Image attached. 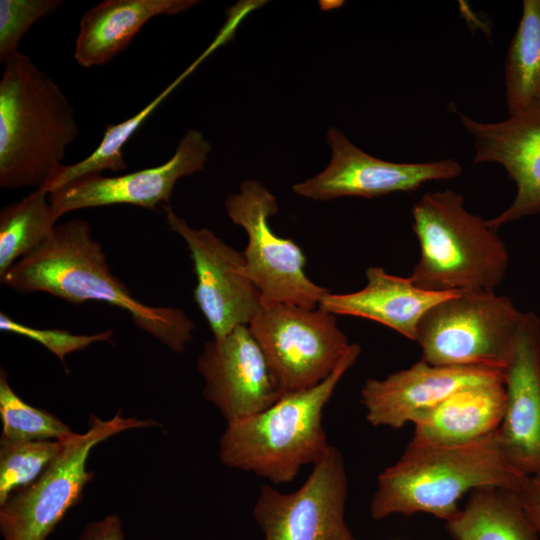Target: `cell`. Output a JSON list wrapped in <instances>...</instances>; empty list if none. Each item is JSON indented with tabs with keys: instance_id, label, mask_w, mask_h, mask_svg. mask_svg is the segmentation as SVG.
<instances>
[{
	"instance_id": "obj_18",
	"label": "cell",
	"mask_w": 540,
	"mask_h": 540,
	"mask_svg": "<svg viewBox=\"0 0 540 540\" xmlns=\"http://www.w3.org/2000/svg\"><path fill=\"white\" fill-rule=\"evenodd\" d=\"M365 286L351 293H326L319 308L333 315H348L378 322L414 341L424 314L458 292H433L410 277L390 274L381 267L366 269Z\"/></svg>"
},
{
	"instance_id": "obj_27",
	"label": "cell",
	"mask_w": 540,
	"mask_h": 540,
	"mask_svg": "<svg viewBox=\"0 0 540 540\" xmlns=\"http://www.w3.org/2000/svg\"><path fill=\"white\" fill-rule=\"evenodd\" d=\"M62 4V0H0V62L5 64L18 54L30 27Z\"/></svg>"
},
{
	"instance_id": "obj_24",
	"label": "cell",
	"mask_w": 540,
	"mask_h": 540,
	"mask_svg": "<svg viewBox=\"0 0 540 540\" xmlns=\"http://www.w3.org/2000/svg\"><path fill=\"white\" fill-rule=\"evenodd\" d=\"M192 68L190 67L184 74L180 75L137 114L117 124L108 123L98 147L89 156L77 163L62 164L42 189L50 194L85 175L102 174L104 170L112 172L126 170L127 165L122 152L124 145Z\"/></svg>"
},
{
	"instance_id": "obj_14",
	"label": "cell",
	"mask_w": 540,
	"mask_h": 540,
	"mask_svg": "<svg viewBox=\"0 0 540 540\" xmlns=\"http://www.w3.org/2000/svg\"><path fill=\"white\" fill-rule=\"evenodd\" d=\"M210 150L200 131L189 130L167 162L115 177L85 175L51 192L49 201L60 217L75 210L118 204L156 210L159 205H169L180 178L204 170Z\"/></svg>"
},
{
	"instance_id": "obj_7",
	"label": "cell",
	"mask_w": 540,
	"mask_h": 540,
	"mask_svg": "<svg viewBox=\"0 0 540 540\" xmlns=\"http://www.w3.org/2000/svg\"><path fill=\"white\" fill-rule=\"evenodd\" d=\"M157 425L153 419L122 417L119 413L107 420L91 414L88 429L74 432L40 477L0 505L2 539L47 540L66 513L80 502L85 486L94 478L87 469L92 449L121 432Z\"/></svg>"
},
{
	"instance_id": "obj_2",
	"label": "cell",
	"mask_w": 540,
	"mask_h": 540,
	"mask_svg": "<svg viewBox=\"0 0 540 540\" xmlns=\"http://www.w3.org/2000/svg\"><path fill=\"white\" fill-rule=\"evenodd\" d=\"M525 477L508 460L498 429L465 444L409 442L400 458L378 475L369 512L377 521L427 513L446 522L471 491L483 487L517 491Z\"/></svg>"
},
{
	"instance_id": "obj_23",
	"label": "cell",
	"mask_w": 540,
	"mask_h": 540,
	"mask_svg": "<svg viewBox=\"0 0 540 540\" xmlns=\"http://www.w3.org/2000/svg\"><path fill=\"white\" fill-rule=\"evenodd\" d=\"M509 114L540 99V0H524L505 62Z\"/></svg>"
},
{
	"instance_id": "obj_12",
	"label": "cell",
	"mask_w": 540,
	"mask_h": 540,
	"mask_svg": "<svg viewBox=\"0 0 540 540\" xmlns=\"http://www.w3.org/2000/svg\"><path fill=\"white\" fill-rule=\"evenodd\" d=\"M327 142L331 160L319 174L293 185L303 197L327 201L340 197L375 198L410 192L432 181H445L462 173L453 159L397 163L378 159L355 146L342 131L330 128Z\"/></svg>"
},
{
	"instance_id": "obj_11",
	"label": "cell",
	"mask_w": 540,
	"mask_h": 540,
	"mask_svg": "<svg viewBox=\"0 0 540 540\" xmlns=\"http://www.w3.org/2000/svg\"><path fill=\"white\" fill-rule=\"evenodd\" d=\"M172 231L186 243L194 265V298L213 338L248 325L262 300L246 276L243 252L225 243L207 228L191 227L170 205L162 206Z\"/></svg>"
},
{
	"instance_id": "obj_22",
	"label": "cell",
	"mask_w": 540,
	"mask_h": 540,
	"mask_svg": "<svg viewBox=\"0 0 540 540\" xmlns=\"http://www.w3.org/2000/svg\"><path fill=\"white\" fill-rule=\"evenodd\" d=\"M60 218L43 189H35L3 207L0 212V277L38 248L52 234Z\"/></svg>"
},
{
	"instance_id": "obj_21",
	"label": "cell",
	"mask_w": 540,
	"mask_h": 540,
	"mask_svg": "<svg viewBox=\"0 0 540 540\" xmlns=\"http://www.w3.org/2000/svg\"><path fill=\"white\" fill-rule=\"evenodd\" d=\"M445 528L454 540H539L517 492L500 487L471 491Z\"/></svg>"
},
{
	"instance_id": "obj_25",
	"label": "cell",
	"mask_w": 540,
	"mask_h": 540,
	"mask_svg": "<svg viewBox=\"0 0 540 540\" xmlns=\"http://www.w3.org/2000/svg\"><path fill=\"white\" fill-rule=\"evenodd\" d=\"M1 438L10 441H43L68 439L71 428L53 414L24 402L12 389L7 373L0 371Z\"/></svg>"
},
{
	"instance_id": "obj_5",
	"label": "cell",
	"mask_w": 540,
	"mask_h": 540,
	"mask_svg": "<svg viewBox=\"0 0 540 540\" xmlns=\"http://www.w3.org/2000/svg\"><path fill=\"white\" fill-rule=\"evenodd\" d=\"M420 256L409 276L433 292H496L509 264L505 242L453 191L425 193L412 207Z\"/></svg>"
},
{
	"instance_id": "obj_28",
	"label": "cell",
	"mask_w": 540,
	"mask_h": 540,
	"mask_svg": "<svg viewBox=\"0 0 540 540\" xmlns=\"http://www.w3.org/2000/svg\"><path fill=\"white\" fill-rule=\"evenodd\" d=\"M0 329L40 343L56 355L63 364L67 354L85 350L93 343L110 342L113 337L112 330L91 335H81L59 329L34 328L15 321L4 312L0 313Z\"/></svg>"
},
{
	"instance_id": "obj_29",
	"label": "cell",
	"mask_w": 540,
	"mask_h": 540,
	"mask_svg": "<svg viewBox=\"0 0 540 540\" xmlns=\"http://www.w3.org/2000/svg\"><path fill=\"white\" fill-rule=\"evenodd\" d=\"M77 540H125L122 521L115 513L91 521Z\"/></svg>"
},
{
	"instance_id": "obj_20",
	"label": "cell",
	"mask_w": 540,
	"mask_h": 540,
	"mask_svg": "<svg viewBox=\"0 0 540 540\" xmlns=\"http://www.w3.org/2000/svg\"><path fill=\"white\" fill-rule=\"evenodd\" d=\"M195 0H105L81 18L74 58L85 68L104 65L123 51L152 18L175 15Z\"/></svg>"
},
{
	"instance_id": "obj_6",
	"label": "cell",
	"mask_w": 540,
	"mask_h": 540,
	"mask_svg": "<svg viewBox=\"0 0 540 540\" xmlns=\"http://www.w3.org/2000/svg\"><path fill=\"white\" fill-rule=\"evenodd\" d=\"M524 312L496 292H462L422 317L415 342L421 359L438 366L503 371L513 353Z\"/></svg>"
},
{
	"instance_id": "obj_19",
	"label": "cell",
	"mask_w": 540,
	"mask_h": 540,
	"mask_svg": "<svg viewBox=\"0 0 540 540\" xmlns=\"http://www.w3.org/2000/svg\"><path fill=\"white\" fill-rule=\"evenodd\" d=\"M505 402L503 378L464 387L415 418L410 442L457 445L475 441L499 428Z\"/></svg>"
},
{
	"instance_id": "obj_30",
	"label": "cell",
	"mask_w": 540,
	"mask_h": 540,
	"mask_svg": "<svg viewBox=\"0 0 540 540\" xmlns=\"http://www.w3.org/2000/svg\"><path fill=\"white\" fill-rule=\"evenodd\" d=\"M516 492L528 518L540 534V477L526 476Z\"/></svg>"
},
{
	"instance_id": "obj_1",
	"label": "cell",
	"mask_w": 540,
	"mask_h": 540,
	"mask_svg": "<svg viewBox=\"0 0 540 540\" xmlns=\"http://www.w3.org/2000/svg\"><path fill=\"white\" fill-rule=\"evenodd\" d=\"M0 278L19 293L44 292L75 305L97 301L115 306L176 353H182L193 338L195 325L184 311L144 304L111 273L102 244L93 238L84 219L57 224L38 248Z\"/></svg>"
},
{
	"instance_id": "obj_13",
	"label": "cell",
	"mask_w": 540,
	"mask_h": 540,
	"mask_svg": "<svg viewBox=\"0 0 540 540\" xmlns=\"http://www.w3.org/2000/svg\"><path fill=\"white\" fill-rule=\"evenodd\" d=\"M196 368L204 381L203 398L226 423L257 414L285 394L248 325L207 341Z\"/></svg>"
},
{
	"instance_id": "obj_16",
	"label": "cell",
	"mask_w": 540,
	"mask_h": 540,
	"mask_svg": "<svg viewBox=\"0 0 540 540\" xmlns=\"http://www.w3.org/2000/svg\"><path fill=\"white\" fill-rule=\"evenodd\" d=\"M501 378L497 369L438 366L420 359L383 379L367 378L360 399L369 424L400 429L456 391Z\"/></svg>"
},
{
	"instance_id": "obj_17",
	"label": "cell",
	"mask_w": 540,
	"mask_h": 540,
	"mask_svg": "<svg viewBox=\"0 0 540 540\" xmlns=\"http://www.w3.org/2000/svg\"><path fill=\"white\" fill-rule=\"evenodd\" d=\"M505 412L498 428L510 463L540 477V317L524 312L512 356L502 371Z\"/></svg>"
},
{
	"instance_id": "obj_3",
	"label": "cell",
	"mask_w": 540,
	"mask_h": 540,
	"mask_svg": "<svg viewBox=\"0 0 540 540\" xmlns=\"http://www.w3.org/2000/svg\"><path fill=\"white\" fill-rule=\"evenodd\" d=\"M79 134L60 87L25 54L4 64L0 80V186L44 188Z\"/></svg>"
},
{
	"instance_id": "obj_10",
	"label": "cell",
	"mask_w": 540,
	"mask_h": 540,
	"mask_svg": "<svg viewBox=\"0 0 540 540\" xmlns=\"http://www.w3.org/2000/svg\"><path fill=\"white\" fill-rule=\"evenodd\" d=\"M347 496L343 455L329 445L297 490L283 493L263 485L253 517L264 540H358L346 522Z\"/></svg>"
},
{
	"instance_id": "obj_4",
	"label": "cell",
	"mask_w": 540,
	"mask_h": 540,
	"mask_svg": "<svg viewBox=\"0 0 540 540\" xmlns=\"http://www.w3.org/2000/svg\"><path fill=\"white\" fill-rule=\"evenodd\" d=\"M361 353L351 343L334 371L319 384L284 394L250 417L226 423L219 458L228 468L253 473L273 484L288 483L327 451L323 411L338 383Z\"/></svg>"
},
{
	"instance_id": "obj_26",
	"label": "cell",
	"mask_w": 540,
	"mask_h": 540,
	"mask_svg": "<svg viewBox=\"0 0 540 540\" xmlns=\"http://www.w3.org/2000/svg\"><path fill=\"white\" fill-rule=\"evenodd\" d=\"M66 440L10 441L1 438L0 505L40 477L63 450Z\"/></svg>"
},
{
	"instance_id": "obj_9",
	"label": "cell",
	"mask_w": 540,
	"mask_h": 540,
	"mask_svg": "<svg viewBox=\"0 0 540 540\" xmlns=\"http://www.w3.org/2000/svg\"><path fill=\"white\" fill-rule=\"evenodd\" d=\"M225 208L233 223L247 233L244 271L259 291L262 302L317 308L329 290L306 275L302 249L292 239L280 237L271 229L269 218L278 213L275 196L260 182L246 180L238 193L227 196Z\"/></svg>"
},
{
	"instance_id": "obj_15",
	"label": "cell",
	"mask_w": 540,
	"mask_h": 540,
	"mask_svg": "<svg viewBox=\"0 0 540 540\" xmlns=\"http://www.w3.org/2000/svg\"><path fill=\"white\" fill-rule=\"evenodd\" d=\"M474 138V164L501 165L516 185L511 204L488 219L498 230L503 225L540 213V99L509 114L503 121L486 123L460 115Z\"/></svg>"
},
{
	"instance_id": "obj_8",
	"label": "cell",
	"mask_w": 540,
	"mask_h": 540,
	"mask_svg": "<svg viewBox=\"0 0 540 540\" xmlns=\"http://www.w3.org/2000/svg\"><path fill=\"white\" fill-rule=\"evenodd\" d=\"M248 327L285 394L322 382L351 345L336 315L319 307L262 302Z\"/></svg>"
}]
</instances>
